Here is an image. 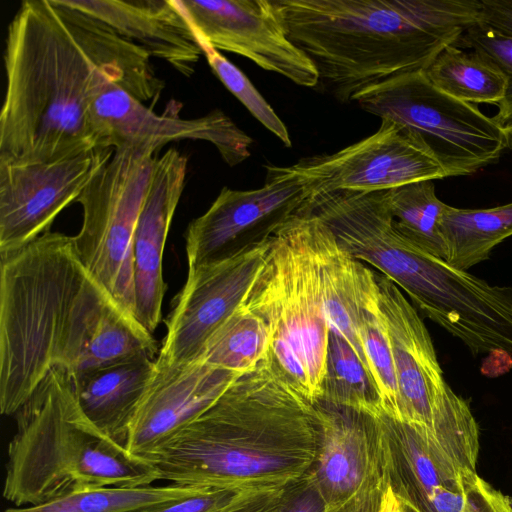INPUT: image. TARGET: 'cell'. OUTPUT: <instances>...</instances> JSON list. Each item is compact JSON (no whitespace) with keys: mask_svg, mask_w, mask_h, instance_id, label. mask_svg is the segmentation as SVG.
Instances as JSON below:
<instances>
[{"mask_svg":"<svg viewBox=\"0 0 512 512\" xmlns=\"http://www.w3.org/2000/svg\"><path fill=\"white\" fill-rule=\"evenodd\" d=\"M368 113L415 133L446 177L467 176L498 162L506 149L497 123L476 104L455 99L434 86L424 70L395 76L355 98Z\"/></svg>","mask_w":512,"mask_h":512,"instance_id":"7","label":"cell"},{"mask_svg":"<svg viewBox=\"0 0 512 512\" xmlns=\"http://www.w3.org/2000/svg\"><path fill=\"white\" fill-rule=\"evenodd\" d=\"M465 488L463 512H512L511 498L492 487L478 474L466 481Z\"/></svg>","mask_w":512,"mask_h":512,"instance_id":"34","label":"cell"},{"mask_svg":"<svg viewBox=\"0 0 512 512\" xmlns=\"http://www.w3.org/2000/svg\"><path fill=\"white\" fill-rule=\"evenodd\" d=\"M200 45L236 53L297 85L314 88L318 72L287 36L273 0L177 1Z\"/></svg>","mask_w":512,"mask_h":512,"instance_id":"13","label":"cell"},{"mask_svg":"<svg viewBox=\"0 0 512 512\" xmlns=\"http://www.w3.org/2000/svg\"><path fill=\"white\" fill-rule=\"evenodd\" d=\"M382 494H375L365 498L353 500L343 507L336 510H331L329 512H378Z\"/></svg>","mask_w":512,"mask_h":512,"instance_id":"39","label":"cell"},{"mask_svg":"<svg viewBox=\"0 0 512 512\" xmlns=\"http://www.w3.org/2000/svg\"><path fill=\"white\" fill-rule=\"evenodd\" d=\"M3 496L36 506L97 487L147 486L155 468L98 429L77 401L73 377L54 366L16 412Z\"/></svg>","mask_w":512,"mask_h":512,"instance_id":"4","label":"cell"},{"mask_svg":"<svg viewBox=\"0 0 512 512\" xmlns=\"http://www.w3.org/2000/svg\"><path fill=\"white\" fill-rule=\"evenodd\" d=\"M0 411L14 415L60 366L88 276L73 236L47 231L0 253Z\"/></svg>","mask_w":512,"mask_h":512,"instance_id":"5","label":"cell"},{"mask_svg":"<svg viewBox=\"0 0 512 512\" xmlns=\"http://www.w3.org/2000/svg\"><path fill=\"white\" fill-rule=\"evenodd\" d=\"M113 153L111 147H98L53 161L0 162V253L47 232L57 215L77 202Z\"/></svg>","mask_w":512,"mask_h":512,"instance_id":"12","label":"cell"},{"mask_svg":"<svg viewBox=\"0 0 512 512\" xmlns=\"http://www.w3.org/2000/svg\"><path fill=\"white\" fill-rule=\"evenodd\" d=\"M315 404L277 377L264 360L237 377L145 461L155 468L158 480L180 485L286 487L315 462L320 441Z\"/></svg>","mask_w":512,"mask_h":512,"instance_id":"2","label":"cell"},{"mask_svg":"<svg viewBox=\"0 0 512 512\" xmlns=\"http://www.w3.org/2000/svg\"><path fill=\"white\" fill-rule=\"evenodd\" d=\"M269 239L238 256L188 270L177 297L157 362L198 361L212 334L246 298L265 260Z\"/></svg>","mask_w":512,"mask_h":512,"instance_id":"15","label":"cell"},{"mask_svg":"<svg viewBox=\"0 0 512 512\" xmlns=\"http://www.w3.org/2000/svg\"><path fill=\"white\" fill-rule=\"evenodd\" d=\"M201 47L210 68L224 86L284 146L291 147L292 141L286 125L257 91L248 77L218 50L206 45H201Z\"/></svg>","mask_w":512,"mask_h":512,"instance_id":"31","label":"cell"},{"mask_svg":"<svg viewBox=\"0 0 512 512\" xmlns=\"http://www.w3.org/2000/svg\"><path fill=\"white\" fill-rule=\"evenodd\" d=\"M154 366L151 356L140 355L72 375L75 395L84 414L105 435L125 448Z\"/></svg>","mask_w":512,"mask_h":512,"instance_id":"22","label":"cell"},{"mask_svg":"<svg viewBox=\"0 0 512 512\" xmlns=\"http://www.w3.org/2000/svg\"><path fill=\"white\" fill-rule=\"evenodd\" d=\"M310 213L313 244L319 265L329 330L336 332L350 344L369 372L357 323L358 276L361 261L354 259L342 249L328 226L318 216Z\"/></svg>","mask_w":512,"mask_h":512,"instance_id":"23","label":"cell"},{"mask_svg":"<svg viewBox=\"0 0 512 512\" xmlns=\"http://www.w3.org/2000/svg\"><path fill=\"white\" fill-rule=\"evenodd\" d=\"M318 85L347 103L395 76L425 70L479 21L481 0H273Z\"/></svg>","mask_w":512,"mask_h":512,"instance_id":"3","label":"cell"},{"mask_svg":"<svg viewBox=\"0 0 512 512\" xmlns=\"http://www.w3.org/2000/svg\"><path fill=\"white\" fill-rule=\"evenodd\" d=\"M496 106L498 107V112L492 116V119L504 134L506 149L512 151V82H509L505 98Z\"/></svg>","mask_w":512,"mask_h":512,"instance_id":"38","label":"cell"},{"mask_svg":"<svg viewBox=\"0 0 512 512\" xmlns=\"http://www.w3.org/2000/svg\"><path fill=\"white\" fill-rule=\"evenodd\" d=\"M386 484L415 512H463L465 482L477 474L431 429L377 415Z\"/></svg>","mask_w":512,"mask_h":512,"instance_id":"11","label":"cell"},{"mask_svg":"<svg viewBox=\"0 0 512 512\" xmlns=\"http://www.w3.org/2000/svg\"><path fill=\"white\" fill-rule=\"evenodd\" d=\"M188 160L171 147L156 157L133 236L135 317L151 334L161 320L166 284L162 274L165 242L182 195Z\"/></svg>","mask_w":512,"mask_h":512,"instance_id":"19","label":"cell"},{"mask_svg":"<svg viewBox=\"0 0 512 512\" xmlns=\"http://www.w3.org/2000/svg\"><path fill=\"white\" fill-rule=\"evenodd\" d=\"M309 471L286 487L283 503L278 512H329Z\"/></svg>","mask_w":512,"mask_h":512,"instance_id":"35","label":"cell"},{"mask_svg":"<svg viewBox=\"0 0 512 512\" xmlns=\"http://www.w3.org/2000/svg\"><path fill=\"white\" fill-rule=\"evenodd\" d=\"M239 376L200 360L181 365L155 360L126 449L145 460L200 416Z\"/></svg>","mask_w":512,"mask_h":512,"instance_id":"18","label":"cell"},{"mask_svg":"<svg viewBox=\"0 0 512 512\" xmlns=\"http://www.w3.org/2000/svg\"><path fill=\"white\" fill-rule=\"evenodd\" d=\"M402 512H415V511L402 504Z\"/></svg>","mask_w":512,"mask_h":512,"instance_id":"41","label":"cell"},{"mask_svg":"<svg viewBox=\"0 0 512 512\" xmlns=\"http://www.w3.org/2000/svg\"><path fill=\"white\" fill-rule=\"evenodd\" d=\"M268 167L299 180L309 196L334 191H385L446 178L417 135L386 118L381 119L375 133L335 153L302 158L291 166Z\"/></svg>","mask_w":512,"mask_h":512,"instance_id":"9","label":"cell"},{"mask_svg":"<svg viewBox=\"0 0 512 512\" xmlns=\"http://www.w3.org/2000/svg\"><path fill=\"white\" fill-rule=\"evenodd\" d=\"M97 147L147 146L159 151L172 141L211 143L233 167L250 156L253 139L221 110L184 119L175 112L155 113L111 80H106L90 107Z\"/></svg>","mask_w":512,"mask_h":512,"instance_id":"14","label":"cell"},{"mask_svg":"<svg viewBox=\"0 0 512 512\" xmlns=\"http://www.w3.org/2000/svg\"><path fill=\"white\" fill-rule=\"evenodd\" d=\"M375 278L399 391L397 420L434 431L436 419L455 392L444 380L432 339L417 309L391 279L376 271Z\"/></svg>","mask_w":512,"mask_h":512,"instance_id":"17","label":"cell"},{"mask_svg":"<svg viewBox=\"0 0 512 512\" xmlns=\"http://www.w3.org/2000/svg\"><path fill=\"white\" fill-rule=\"evenodd\" d=\"M156 152L147 146L114 149L77 200L83 208L81 229L73 236L78 257L88 274L134 317L133 236Z\"/></svg>","mask_w":512,"mask_h":512,"instance_id":"8","label":"cell"},{"mask_svg":"<svg viewBox=\"0 0 512 512\" xmlns=\"http://www.w3.org/2000/svg\"><path fill=\"white\" fill-rule=\"evenodd\" d=\"M395 229L421 250L445 259L440 221L447 204L435 193L433 180L385 190Z\"/></svg>","mask_w":512,"mask_h":512,"instance_id":"29","label":"cell"},{"mask_svg":"<svg viewBox=\"0 0 512 512\" xmlns=\"http://www.w3.org/2000/svg\"><path fill=\"white\" fill-rule=\"evenodd\" d=\"M320 400L374 416L383 411L380 395L366 367L350 344L332 330H329Z\"/></svg>","mask_w":512,"mask_h":512,"instance_id":"30","label":"cell"},{"mask_svg":"<svg viewBox=\"0 0 512 512\" xmlns=\"http://www.w3.org/2000/svg\"><path fill=\"white\" fill-rule=\"evenodd\" d=\"M205 488L180 485L104 486L77 491L36 506L8 508L5 512H144Z\"/></svg>","mask_w":512,"mask_h":512,"instance_id":"28","label":"cell"},{"mask_svg":"<svg viewBox=\"0 0 512 512\" xmlns=\"http://www.w3.org/2000/svg\"><path fill=\"white\" fill-rule=\"evenodd\" d=\"M378 512H402V504L390 486L385 488Z\"/></svg>","mask_w":512,"mask_h":512,"instance_id":"40","label":"cell"},{"mask_svg":"<svg viewBox=\"0 0 512 512\" xmlns=\"http://www.w3.org/2000/svg\"><path fill=\"white\" fill-rule=\"evenodd\" d=\"M263 187L234 190L223 187L201 216L186 230L188 270L220 262L266 242L298 214L309 198L304 184L267 166Z\"/></svg>","mask_w":512,"mask_h":512,"instance_id":"10","label":"cell"},{"mask_svg":"<svg viewBox=\"0 0 512 512\" xmlns=\"http://www.w3.org/2000/svg\"><path fill=\"white\" fill-rule=\"evenodd\" d=\"M445 94L468 103L497 105L506 96L509 76L487 55L449 45L424 70Z\"/></svg>","mask_w":512,"mask_h":512,"instance_id":"25","label":"cell"},{"mask_svg":"<svg viewBox=\"0 0 512 512\" xmlns=\"http://www.w3.org/2000/svg\"><path fill=\"white\" fill-rule=\"evenodd\" d=\"M191 76L203 49L176 0H62Z\"/></svg>","mask_w":512,"mask_h":512,"instance_id":"21","label":"cell"},{"mask_svg":"<svg viewBox=\"0 0 512 512\" xmlns=\"http://www.w3.org/2000/svg\"><path fill=\"white\" fill-rule=\"evenodd\" d=\"M358 335L383 412L398 419L399 391L391 343L379 305L375 271L360 263L358 276Z\"/></svg>","mask_w":512,"mask_h":512,"instance_id":"26","label":"cell"},{"mask_svg":"<svg viewBox=\"0 0 512 512\" xmlns=\"http://www.w3.org/2000/svg\"><path fill=\"white\" fill-rule=\"evenodd\" d=\"M462 49H473L490 57L512 82V37L501 34L479 22L463 32L453 44Z\"/></svg>","mask_w":512,"mask_h":512,"instance_id":"32","label":"cell"},{"mask_svg":"<svg viewBox=\"0 0 512 512\" xmlns=\"http://www.w3.org/2000/svg\"><path fill=\"white\" fill-rule=\"evenodd\" d=\"M0 162L53 161L97 147L91 104L106 80L131 95L153 76L150 54L62 0L23 1L4 53Z\"/></svg>","mask_w":512,"mask_h":512,"instance_id":"1","label":"cell"},{"mask_svg":"<svg viewBox=\"0 0 512 512\" xmlns=\"http://www.w3.org/2000/svg\"><path fill=\"white\" fill-rule=\"evenodd\" d=\"M320 441L309 473L330 510L387 487L377 416L316 402Z\"/></svg>","mask_w":512,"mask_h":512,"instance_id":"16","label":"cell"},{"mask_svg":"<svg viewBox=\"0 0 512 512\" xmlns=\"http://www.w3.org/2000/svg\"><path fill=\"white\" fill-rule=\"evenodd\" d=\"M478 22L512 37V0H481Z\"/></svg>","mask_w":512,"mask_h":512,"instance_id":"37","label":"cell"},{"mask_svg":"<svg viewBox=\"0 0 512 512\" xmlns=\"http://www.w3.org/2000/svg\"><path fill=\"white\" fill-rule=\"evenodd\" d=\"M240 490L205 488L192 495L173 500L144 512H217Z\"/></svg>","mask_w":512,"mask_h":512,"instance_id":"33","label":"cell"},{"mask_svg":"<svg viewBox=\"0 0 512 512\" xmlns=\"http://www.w3.org/2000/svg\"><path fill=\"white\" fill-rule=\"evenodd\" d=\"M270 337L263 318L246 301L212 334L200 361L243 375L266 360Z\"/></svg>","mask_w":512,"mask_h":512,"instance_id":"27","label":"cell"},{"mask_svg":"<svg viewBox=\"0 0 512 512\" xmlns=\"http://www.w3.org/2000/svg\"><path fill=\"white\" fill-rule=\"evenodd\" d=\"M286 487L240 490L217 512H278Z\"/></svg>","mask_w":512,"mask_h":512,"instance_id":"36","label":"cell"},{"mask_svg":"<svg viewBox=\"0 0 512 512\" xmlns=\"http://www.w3.org/2000/svg\"><path fill=\"white\" fill-rule=\"evenodd\" d=\"M445 261L467 271L490 259L494 247L512 236V202L480 209L447 206L440 221Z\"/></svg>","mask_w":512,"mask_h":512,"instance_id":"24","label":"cell"},{"mask_svg":"<svg viewBox=\"0 0 512 512\" xmlns=\"http://www.w3.org/2000/svg\"><path fill=\"white\" fill-rule=\"evenodd\" d=\"M246 301L268 327L266 362L272 372L315 404L322 396L329 324L312 216L305 205L269 238L264 263Z\"/></svg>","mask_w":512,"mask_h":512,"instance_id":"6","label":"cell"},{"mask_svg":"<svg viewBox=\"0 0 512 512\" xmlns=\"http://www.w3.org/2000/svg\"><path fill=\"white\" fill-rule=\"evenodd\" d=\"M157 351L152 334L95 282L75 307L61 366L76 375Z\"/></svg>","mask_w":512,"mask_h":512,"instance_id":"20","label":"cell"}]
</instances>
